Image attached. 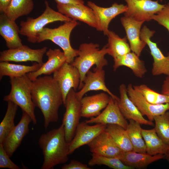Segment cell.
<instances>
[{
  "label": "cell",
  "mask_w": 169,
  "mask_h": 169,
  "mask_svg": "<svg viewBox=\"0 0 169 169\" xmlns=\"http://www.w3.org/2000/svg\"><path fill=\"white\" fill-rule=\"evenodd\" d=\"M31 94L35 106L43 115L44 126L47 130L51 123L59 119V109L63 104L60 88L53 76H39L32 81Z\"/></svg>",
  "instance_id": "obj_1"
},
{
  "label": "cell",
  "mask_w": 169,
  "mask_h": 169,
  "mask_svg": "<svg viewBox=\"0 0 169 169\" xmlns=\"http://www.w3.org/2000/svg\"><path fill=\"white\" fill-rule=\"evenodd\" d=\"M38 144L44 156L41 169H52L68 160L69 143L66 140L62 124L58 128L41 135Z\"/></svg>",
  "instance_id": "obj_2"
},
{
  "label": "cell",
  "mask_w": 169,
  "mask_h": 169,
  "mask_svg": "<svg viewBox=\"0 0 169 169\" xmlns=\"http://www.w3.org/2000/svg\"><path fill=\"white\" fill-rule=\"evenodd\" d=\"M78 55L71 64L79 70L80 74V81L78 90L83 86V82L87 72L94 65L98 68H103L107 65L108 61L105 56L108 53L106 45L101 49L97 44L84 43L80 44Z\"/></svg>",
  "instance_id": "obj_3"
},
{
  "label": "cell",
  "mask_w": 169,
  "mask_h": 169,
  "mask_svg": "<svg viewBox=\"0 0 169 169\" xmlns=\"http://www.w3.org/2000/svg\"><path fill=\"white\" fill-rule=\"evenodd\" d=\"M11 89L10 93L4 96L3 100L11 101L19 106L22 111L27 113L34 125L37 124L34 110L36 107L32 99V81L27 74L21 77L10 78Z\"/></svg>",
  "instance_id": "obj_4"
},
{
  "label": "cell",
  "mask_w": 169,
  "mask_h": 169,
  "mask_svg": "<svg viewBox=\"0 0 169 169\" xmlns=\"http://www.w3.org/2000/svg\"><path fill=\"white\" fill-rule=\"evenodd\" d=\"M76 21L71 20L64 22L58 27L51 28L44 27L38 33L37 42L49 40L60 47L66 57V62L71 64L78 55V50L71 46L70 37L73 30L79 24Z\"/></svg>",
  "instance_id": "obj_5"
},
{
  "label": "cell",
  "mask_w": 169,
  "mask_h": 169,
  "mask_svg": "<svg viewBox=\"0 0 169 169\" xmlns=\"http://www.w3.org/2000/svg\"><path fill=\"white\" fill-rule=\"evenodd\" d=\"M45 9L40 16L36 18L28 17L26 21H21L20 26V34L27 37L28 42H37L38 33L47 24L57 21L65 22L72 19L56 11L49 6L47 0L45 1Z\"/></svg>",
  "instance_id": "obj_6"
},
{
  "label": "cell",
  "mask_w": 169,
  "mask_h": 169,
  "mask_svg": "<svg viewBox=\"0 0 169 169\" xmlns=\"http://www.w3.org/2000/svg\"><path fill=\"white\" fill-rule=\"evenodd\" d=\"M76 91L72 89L68 93L64 106L66 108L62 124L66 141L69 143L73 138L81 116L80 100L76 97Z\"/></svg>",
  "instance_id": "obj_7"
},
{
  "label": "cell",
  "mask_w": 169,
  "mask_h": 169,
  "mask_svg": "<svg viewBox=\"0 0 169 169\" xmlns=\"http://www.w3.org/2000/svg\"><path fill=\"white\" fill-rule=\"evenodd\" d=\"M127 9L124 16L139 21H149L152 17L161 11L165 4H160L158 1L152 0H124Z\"/></svg>",
  "instance_id": "obj_8"
},
{
  "label": "cell",
  "mask_w": 169,
  "mask_h": 169,
  "mask_svg": "<svg viewBox=\"0 0 169 169\" xmlns=\"http://www.w3.org/2000/svg\"><path fill=\"white\" fill-rule=\"evenodd\" d=\"M155 33V31L151 30L144 26L141 30L140 37L148 45L153 59L151 71L152 75H169V53L168 56H165L157 44L151 40V38Z\"/></svg>",
  "instance_id": "obj_9"
},
{
  "label": "cell",
  "mask_w": 169,
  "mask_h": 169,
  "mask_svg": "<svg viewBox=\"0 0 169 169\" xmlns=\"http://www.w3.org/2000/svg\"><path fill=\"white\" fill-rule=\"evenodd\" d=\"M53 77L60 88L64 106L67 96L70 90L73 89L76 91L79 88L80 81L79 72L71 64L65 62L53 73Z\"/></svg>",
  "instance_id": "obj_10"
},
{
  "label": "cell",
  "mask_w": 169,
  "mask_h": 169,
  "mask_svg": "<svg viewBox=\"0 0 169 169\" xmlns=\"http://www.w3.org/2000/svg\"><path fill=\"white\" fill-rule=\"evenodd\" d=\"M47 47L33 49L23 45L18 48L8 49L0 52V62L13 61L16 62L33 61L42 65L43 57L46 53Z\"/></svg>",
  "instance_id": "obj_11"
},
{
  "label": "cell",
  "mask_w": 169,
  "mask_h": 169,
  "mask_svg": "<svg viewBox=\"0 0 169 169\" xmlns=\"http://www.w3.org/2000/svg\"><path fill=\"white\" fill-rule=\"evenodd\" d=\"M87 145L92 154L100 156L117 158L120 160L125 153L105 130Z\"/></svg>",
  "instance_id": "obj_12"
},
{
  "label": "cell",
  "mask_w": 169,
  "mask_h": 169,
  "mask_svg": "<svg viewBox=\"0 0 169 169\" xmlns=\"http://www.w3.org/2000/svg\"><path fill=\"white\" fill-rule=\"evenodd\" d=\"M87 5L92 9L95 16L98 25L96 29L103 32L105 35L109 30V25L111 21L118 15L125 12L127 9L126 5L116 3H114L109 7L104 8L89 1Z\"/></svg>",
  "instance_id": "obj_13"
},
{
  "label": "cell",
  "mask_w": 169,
  "mask_h": 169,
  "mask_svg": "<svg viewBox=\"0 0 169 169\" xmlns=\"http://www.w3.org/2000/svg\"><path fill=\"white\" fill-rule=\"evenodd\" d=\"M127 88V93L133 102L142 115L146 116L149 120L152 121L154 117L165 113L169 110V103L152 104L147 101L140 93L136 90L131 84Z\"/></svg>",
  "instance_id": "obj_14"
},
{
  "label": "cell",
  "mask_w": 169,
  "mask_h": 169,
  "mask_svg": "<svg viewBox=\"0 0 169 169\" xmlns=\"http://www.w3.org/2000/svg\"><path fill=\"white\" fill-rule=\"evenodd\" d=\"M22 112L19 122L1 143L10 157L13 156L21 144L24 137L28 133L29 125L32 122L30 116L25 112Z\"/></svg>",
  "instance_id": "obj_15"
},
{
  "label": "cell",
  "mask_w": 169,
  "mask_h": 169,
  "mask_svg": "<svg viewBox=\"0 0 169 169\" xmlns=\"http://www.w3.org/2000/svg\"><path fill=\"white\" fill-rule=\"evenodd\" d=\"M105 72L103 68H94L93 71L89 70L83 82V85L76 92L77 98L80 100L84 95L90 91L101 90L118 100L119 98L113 94L106 85Z\"/></svg>",
  "instance_id": "obj_16"
},
{
  "label": "cell",
  "mask_w": 169,
  "mask_h": 169,
  "mask_svg": "<svg viewBox=\"0 0 169 169\" xmlns=\"http://www.w3.org/2000/svg\"><path fill=\"white\" fill-rule=\"evenodd\" d=\"M85 122L79 123L75 135L69 144V155L76 149L87 145L101 132L104 131L106 125L96 124L90 125Z\"/></svg>",
  "instance_id": "obj_17"
},
{
  "label": "cell",
  "mask_w": 169,
  "mask_h": 169,
  "mask_svg": "<svg viewBox=\"0 0 169 169\" xmlns=\"http://www.w3.org/2000/svg\"><path fill=\"white\" fill-rule=\"evenodd\" d=\"M58 11L72 20H79L97 29L96 19L92 9L84 4L65 5L57 3Z\"/></svg>",
  "instance_id": "obj_18"
},
{
  "label": "cell",
  "mask_w": 169,
  "mask_h": 169,
  "mask_svg": "<svg viewBox=\"0 0 169 169\" xmlns=\"http://www.w3.org/2000/svg\"><path fill=\"white\" fill-rule=\"evenodd\" d=\"M85 122L88 124H116L125 129L128 124L119 109L117 100L110 96L109 103L104 110L98 115Z\"/></svg>",
  "instance_id": "obj_19"
},
{
  "label": "cell",
  "mask_w": 169,
  "mask_h": 169,
  "mask_svg": "<svg viewBox=\"0 0 169 169\" xmlns=\"http://www.w3.org/2000/svg\"><path fill=\"white\" fill-rule=\"evenodd\" d=\"M120 21L126 32L131 50L140 57L146 45L140 37L141 28L145 21H137L125 16L121 18Z\"/></svg>",
  "instance_id": "obj_20"
},
{
  "label": "cell",
  "mask_w": 169,
  "mask_h": 169,
  "mask_svg": "<svg viewBox=\"0 0 169 169\" xmlns=\"http://www.w3.org/2000/svg\"><path fill=\"white\" fill-rule=\"evenodd\" d=\"M120 97L117 100L119 109L122 114L128 120H133L140 124L153 126L152 121L146 119L137 107L130 100L127 93V88L124 84L119 87Z\"/></svg>",
  "instance_id": "obj_21"
},
{
  "label": "cell",
  "mask_w": 169,
  "mask_h": 169,
  "mask_svg": "<svg viewBox=\"0 0 169 169\" xmlns=\"http://www.w3.org/2000/svg\"><path fill=\"white\" fill-rule=\"evenodd\" d=\"M46 55L48 59L37 70L27 74L32 81L44 74L49 75L58 69L65 62L66 59L63 52L59 49H50L47 51Z\"/></svg>",
  "instance_id": "obj_22"
},
{
  "label": "cell",
  "mask_w": 169,
  "mask_h": 169,
  "mask_svg": "<svg viewBox=\"0 0 169 169\" xmlns=\"http://www.w3.org/2000/svg\"><path fill=\"white\" fill-rule=\"evenodd\" d=\"M110 98V96L104 92L84 96L80 100L81 116L91 118L98 115L107 105Z\"/></svg>",
  "instance_id": "obj_23"
},
{
  "label": "cell",
  "mask_w": 169,
  "mask_h": 169,
  "mask_svg": "<svg viewBox=\"0 0 169 169\" xmlns=\"http://www.w3.org/2000/svg\"><path fill=\"white\" fill-rule=\"evenodd\" d=\"M20 28L15 21L4 13L0 15V34L5 41L8 49H15L23 45L19 33Z\"/></svg>",
  "instance_id": "obj_24"
},
{
  "label": "cell",
  "mask_w": 169,
  "mask_h": 169,
  "mask_svg": "<svg viewBox=\"0 0 169 169\" xmlns=\"http://www.w3.org/2000/svg\"><path fill=\"white\" fill-rule=\"evenodd\" d=\"M113 68L115 71L121 66H126L132 71L137 77L141 78L147 72L144 61L136 54L131 52L121 57L114 59Z\"/></svg>",
  "instance_id": "obj_25"
},
{
  "label": "cell",
  "mask_w": 169,
  "mask_h": 169,
  "mask_svg": "<svg viewBox=\"0 0 169 169\" xmlns=\"http://www.w3.org/2000/svg\"><path fill=\"white\" fill-rule=\"evenodd\" d=\"M164 155H151L147 153H138L133 151L125 152L120 160L126 166L134 168L145 167L152 162L163 158Z\"/></svg>",
  "instance_id": "obj_26"
},
{
  "label": "cell",
  "mask_w": 169,
  "mask_h": 169,
  "mask_svg": "<svg viewBox=\"0 0 169 169\" xmlns=\"http://www.w3.org/2000/svg\"><path fill=\"white\" fill-rule=\"evenodd\" d=\"M141 134L145 143L147 153L151 155L159 154L166 155L169 145L158 136L154 128L150 130L142 129Z\"/></svg>",
  "instance_id": "obj_27"
},
{
  "label": "cell",
  "mask_w": 169,
  "mask_h": 169,
  "mask_svg": "<svg viewBox=\"0 0 169 169\" xmlns=\"http://www.w3.org/2000/svg\"><path fill=\"white\" fill-rule=\"evenodd\" d=\"M108 37L106 44L108 54L114 59L121 57L131 52L130 45L127 42L126 37H120L114 32L109 30L106 35Z\"/></svg>",
  "instance_id": "obj_28"
},
{
  "label": "cell",
  "mask_w": 169,
  "mask_h": 169,
  "mask_svg": "<svg viewBox=\"0 0 169 169\" xmlns=\"http://www.w3.org/2000/svg\"><path fill=\"white\" fill-rule=\"evenodd\" d=\"M42 65L36 62L32 65L28 66L13 64L7 61L0 62V79L6 76L10 78L22 76L37 70Z\"/></svg>",
  "instance_id": "obj_29"
},
{
  "label": "cell",
  "mask_w": 169,
  "mask_h": 169,
  "mask_svg": "<svg viewBox=\"0 0 169 169\" xmlns=\"http://www.w3.org/2000/svg\"><path fill=\"white\" fill-rule=\"evenodd\" d=\"M105 131L124 152L133 151V146L124 128L117 125L108 124L106 125Z\"/></svg>",
  "instance_id": "obj_30"
},
{
  "label": "cell",
  "mask_w": 169,
  "mask_h": 169,
  "mask_svg": "<svg viewBox=\"0 0 169 169\" xmlns=\"http://www.w3.org/2000/svg\"><path fill=\"white\" fill-rule=\"evenodd\" d=\"M125 129L133 147V151L138 153H146V146L141 134L140 124L133 120Z\"/></svg>",
  "instance_id": "obj_31"
},
{
  "label": "cell",
  "mask_w": 169,
  "mask_h": 169,
  "mask_svg": "<svg viewBox=\"0 0 169 169\" xmlns=\"http://www.w3.org/2000/svg\"><path fill=\"white\" fill-rule=\"evenodd\" d=\"M34 8L32 0H12L4 13L9 19L15 21L29 14Z\"/></svg>",
  "instance_id": "obj_32"
},
{
  "label": "cell",
  "mask_w": 169,
  "mask_h": 169,
  "mask_svg": "<svg viewBox=\"0 0 169 169\" xmlns=\"http://www.w3.org/2000/svg\"><path fill=\"white\" fill-rule=\"evenodd\" d=\"M7 102V110L0 124V143H2L15 126L14 119L18 106L11 101Z\"/></svg>",
  "instance_id": "obj_33"
},
{
  "label": "cell",
  "mask_w": 169,
  "mask_h": 169,
  "mask_svg": "<svg viewBox=\"0 0 169 169\" xmlns=\"http://www.w3.org/2000/svg\"><path fill=\"white\" fill-rule=\"evenodd\" d=\"M134 89L140 93L149 102L154 105L169 103V97L159 93L151 89L144 84L134 85Z\"/></svg>",
  "instance_id": "obj_34"
},
{
  "label": "cell",
  "mask_w": 169,
  "mask_h": 169,
  "mask_svg": "<svg viewBox=\"0 0 169 169\" xmlns=\"http://www.w3.org/2000/svg\"><path fill=\"white\" fill-rule=\"evenodd\" d=\"M91 155L92 158L88 163L90 166L103 165L114 169H133L125 165L117 158L106 157L93 154Z\"/></svg>",
  "instance_id": "obj_35"
},
{
  "label": "cell",
  "mask_w": 169,
  "mask_h": 169,
  "mask_svg": "<svg viewBox=\"0 0 169 169\" xmlns=\"http://www.w3.org/2000/svg\"><path fill=\"white\" fill-rule=\"evenodd\" d=\"M154 128L158 136L166 144L169 145V112L154 117Z\"/></svg>",
  "instance_id": "obj_36"
},
{
  "label": "cell",
  "mask_w": 169,
  "mask_h": 169,
  "mask_svg": "<svg viewBox=\"0 0 169 169\" xmlns=\"http://www.w3.org/2000/svg\"><path fill=\"white\" fill-rule=\"evenodd\" d=\"M152 19L165 28L169 32V2L162 9L152 17Z\"/></svg>",
  "instance_id": "obj_37"
},
{
  "label": "cell",
  "mask_w": 169,
  "mask_h": 169,
  "mask_svg": "<svg viewBox=\"0 0 169 169\" xmlns=\"http://www.w3.org/2000/svg\"><path fill=\"white\" fill-rule=\"evenodd\" d=\"M2 144L0 143V168L10 169H20L21 168L10 159Z\"/></svg>",
  "instance_id": "obj_38"
},
{
  "label": "cell",
  "mask_w": 169,
  "mask_h": 169,
  "mask_svg": "<svg viewBox=\"0 0 169 169\" xmlns=\"http://www.w3.org/2000/svg\"><path fill=\"white\" fill-rule=\"evenodd\" d=\"M62 169H90L86 165L82 163L77 160H72L70 162L64 165Z\"/></svg>",
  "instance_id": "obj_39"
},
{
  "label": "cell",
  "mask_w": 169,
  "mask_h": 169,
  "mask_svg": "<svg viewBox=\"0 0 169 169\" xmlns=\"http://www.w3.org/2000/svg\"><path fill=\"white\" fill-rule=\"evenodd\" d=\"M161 93L169 97V75L163 81L161 87Z\"/></svg>",
  "instance_id": "obj_40"
},
{
  "label": "cell",
  "mask_w": 169,
  "mask_h": 169,
  "mask_svg": "<svg viewBox=\"0 0 169 169\" xmlns=\"http://www.w3.org/2000/svg\"><path fill=\"white\" fill-rule=\"evenodd\" d=\"M57 3L62 4L70 5L84 4L83 0H54Z\"/></svg>",
  "instance_id": "obj_41"
},
{
  "label": "cell",
  "mask_w": 169,
  "mask_h": 169,
  "mask_svg": "<svg viewBox=\"0 0 169 169\" xmlns=\"http://www.w3.org/2000/svg\"><path fill=\"white\" fill-rule=\"evenodd\" d=\"M12 0H0V12L4 13Z\"/></svg>",
  "instance_id": "obj_42"
},
{
  "label": "cell",
  "mask_w": 169,
  "mask_h": 169,
  "mask_svg": "<svg viewBox=\"0 0 169 169\" xmlns=\"http://www.w3.org/2000/svg\"><path fill=\"white\" fill-rule=\"evenodd\" d=\"M165 155L166 156V158L169 162V148L168 149V150L167 151L166 153V154Z\"/></svg>",
  "instance_id": "obj_43"
},
{
  "label": "cell",
  "mask_w": 169,
  "mask_h": 169,
  "mask_svg": "<svg viewBox=\"0 0 169 169\" xmlns=\"http://www.w3.org/2000/svg\"><path fill=\"white\" fill-rule=\"evenodd\" d=\"M161 2H162L163 0H159Z\"/></svg>",
  "instance_id": "obj_44"
}]
</instances>
